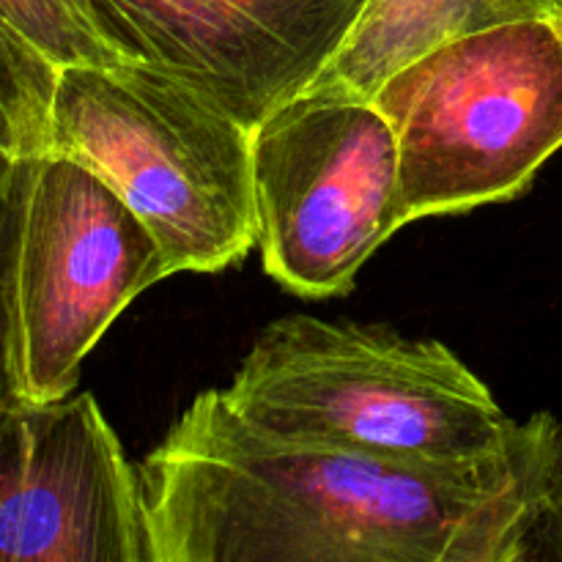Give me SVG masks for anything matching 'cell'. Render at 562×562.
Masks as SVG:
<instances>
[{
  "label": "cell",
  "instance_id": "cell-12",
  "mask_svg": "<svg viewBox=\"0 0 562 562\" xmlns=\"http://www.w3.org/2000/svg\"><path fill=\"white\" fill-rule=\"evenodd\" d=\"M0 20L58 69L124 64L99 33L88 0H0Z\"/></svg>",
  "mask_w": 562,
  "mask_h": 562
},
{
  "label": "cell",
  "instance_id": "cell-9",
  "mask_svg": "<svg viewBox=\"0 0 562 562\" xmlns=\"http://www.w3.org/2000/svg\"><path fill=\"white\" fill-rule=\"evenodd\" d=\"M538 16H562V0H368L335 58L305 93L373 99L382 82L423 55Z\"/></svg>",
  "mask_w": 562,
  "mask_h": 562
},
{
  "label": "cell",
  "instance_id": "cell-13",
  "mask_svg": "<svg viewBox=\"0 0 562 562\" xmlns=\"http://www.w3.org/2000/svg\"><path fill=\"white\" fill-rule=\"evenodd\" d=\"M538 558L562 560V420L554 426L552 461H549L547 516H543L541 538H538Z\"/></svg>",
  "mask_w": 562,
  "mask_h": 562
},
{
  "label": "cell",
  "instance_id": "cell-5",
  "mask_svg": "<svg viewBox=\"0 0 562 562\" xmlns=\"http://www.w3.org/2000/svg\"><path fill=\"white\" fill-rule=\"evenodd\" d=\"M256 247L307 300L351 291L406 220L393 126L371 99L302 93L252 130Z\"/></svg>",
  "mask_w": 562,
  "mask_h": 562
},
{
  "label": "cell",
  "instance_id": "cell-7",
  "mask_svg": "<svg viewBox=\"0 0 562 562\" xmlns=\"http://www.w3.org/2000/svg\"><path fill=\"white\" fill-rule=\"evenodd\" d=\"M121 60L256 130L313 86L368 0H88Z\"/></svg>",
  "mask_w": 562,
  "mask_h": 562
},
{
  "label": "cell",
  "instance_id": "cell-6",
  "mask_svg": "<svg viewBox=\"0 0 562 562\" xmlns=\"http://www.w3.org/2000/svg\"><path fill=\"white\" fill-rule=\"evenodd\" d=\"M170 267L157 236L93 170L33 162L16 261V371L25 404L69 398L110 324Z\"/></svg>",
  "mask_w": 562,
  "mask_h": 562
},
{
  "label": "cell",
  "instance_id": "cell-8",
  "mask_svg": "<svg viewBox=\"0 0 562 562\" xmlns=\"http://www.w3.org/2000/svg\"><path fill=\"white\" fill-rule=\"evenodd\" d=\"M0 562H151L140 472L93 395L0 426Z\"/></svg>",
  "mask_w": 562,
  "mask_h": 562
},
{
  "label": "cell",
  "instance_id": "cell-4",
  "mask_svg": "<svg viewBox=\"0 0 562 562\" xmlns=\"http://www.w3.org/2000/svg\"><path fill=\"white\" fill-rule=\"evenodd\" d=\"M371 102L393 126L406 223L510 201L562 148V16L445 44Z\"/></svg>",
  "mask_w": 562,
  "mask_h": 562
},
{
  "label": "cell",
  "instance_id": "cell-11",
  "mask_svg": "<svg viewBox=\"0 0 562 562\" xmlns=\"http://www.w3.org/2000/svg\"><path fill=\"white\" fill-rule=\"evenodd\" d=\"M33 162L0 148V426L25 404L16 371V261Z\"/></svg>",
  "mask_w": 562,
  "mask_h": 562
},
{
  "label": "cell",
  "instance_id": "cell-3",
  "mask_svg": "<svg viewBox=\"0 0 562 562\" xmlns=\"http://www.w3.org/2000/svg\"><path fill=\"white\" fill-rule=\"evenodd\" d=\"M47 151L108 181L170 274L220 272L256 247L252 132L173 77L130 60L60 66Z\"/></svg>",
  "mask_w": 562,
  "mask_h": 562
},
{
  "label": "cell",
  "instance_id": "cell-10",
  "mask_svg": "<svg viewBox=\"0 0 562 562\" xmlns=\"http://www.w3.org/2000/svg\"><path fill=\"white\" fill-rule=\"evenodd\" d=\"M55 77L58 66L0 20V148L16 157L47 154Z\"/></svg>",
  "mask_w": 562,
  "mask_h": 562
},
{
  "label": "cell",
  "instance_id": "cell-2",
  "mask_svg": "<svg viewBox=\"0 0 562 562\" xmlns=\"http://www.w3.org/2000/svg\"><path fill=\"white\" fill-rule=\"evenodd\" d=\"M223 395L272 442L398 464L481 461L527 434L439 340L300 313L261 329Z\"/></svg>",
  "mask_w": 562,
  "mask_h": 562
},
{
  "label": "cell",
  "instance_id": "cell-1",
  "mask_svg": "<svg viewBox=\"0 0 562 562\" xmlns=\"http://www.w3.org/2000/svg\"><path fill=\"white\" fill-rule=\"evenodd\" d=\"M558 417L497 456L398 464L272 442L198 395L137 464L151 562H521L538 558Z\"/></svg>",
  "mask_w": 562,
  "mask_h": 562
}]
</instances>
